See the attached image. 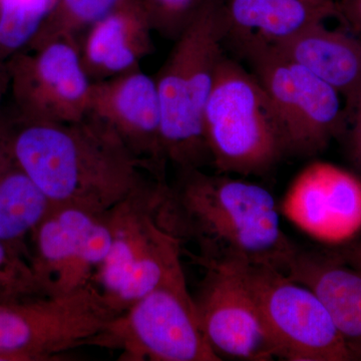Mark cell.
Segmentation results:
<instances>
[{
	"label": "cell",
	"instance_id": "obj_14",
	"mask_svg": "<svg viewBox=\"0 0 361 361\" xmlns=\"http://www.w3.org/2000/svg\"><path fill=\"white\" fill-rule=\"evenodd\" d=\"M106 123L157 180L167 165L155 78L140 70L92 82L89 111Z\"/></svg>",
	"mask_w": 361,
	"mask_h": 361
},
{
	"label": "cell",
	"instance_id": "obj_24",
	"mask_svg": "<svg viewBox=\"0 0 361 361\" xmlns=\"http://www.w3.org/2000/svg\"><path fill=\"white\" fill-rule=\"evenodd\" d=\"M339 18L346 30L361 37V0H337Z\"/></svg>",
	"mask_w": 361,
	"mask_h": 361
},
{
	"label": "cell",
	"instance_id": "obj_27",
	"mask_svg": "<svg viewBox=\"0 0 361 361\" xmlns=\"http://www.w3.org/2000/svg\"><path fill=\"white\" fill-rule=\"evenodd\" d=\"M9 78L8 70H7L6 63L0 61V109H1V103L6 92H8ZM1 115V111H0Z\"/></svg>",
	"mask_w": 361,
	"mask_h": 361
},
{
	"label": "cell",
	"instance_id": "obj_19",
	"mask_svg": "<svg viewBox=\"0 0 361 361\" xmlns=\"http://www.w3.org/2000/svg\"><path fill=\"white\" fill-rule=\"evenodd\" d=\"M51 209V202L11 153L0 115V241L30 261L27 241Z\"/></svg>",
	"mask_w": 361,
	"mask_h": 361
},
{
	"label": "cell",
	"instance_id": "obj_21",
	"mask_svg": "<svg viewBox=\"0 0 361 361\" xmlns=\"http://www.w3.org/2000/svg\"><path fill=\"white\" fill-rule=\"evenodd\" d=\"M120 0H58L39 33L26 49L63 39H77L101 20Z\"/></svg>",
	"mask_w": 361,
	"mask_h": 361
},
{
	"label": "cell",
	"instance_id": "obj_26",
	"mask_svg": "<svg viewBox=\"0 0 361 361\" xmlns=\"http://www.w3.org/2000/svg\"><path fill=\"white\" fill-rule=\"evenodd\" d=\"M334 254L337 258L341 259L342 262L361 271V239L351 242Z\"/></svg>",
	"mask_w": 361,
	"mask_h": 361
},
{
	"label": "cell",
	"instance_id": "obj_20",
	"mask_svg": "<svg viewBox=\"0 0 361 361\" xmlns=\"http://www.w3.org/2000/svg\"><path fill=\"white\" fill-rule=\"evenodd\" d=\"M58 0H0V61L25 51Z\"/></svg>",
	"mask_w": 361,
	"mask_h": 361
},
{
	"label": "cell",
	"instance_id": "obj_17",
	"mask_svg": "<svg viewBox=\"0 0 361 361\" xmlns=\"http://www.w3.org/2000/svg\"><path fill=\"white\" fill-rule=\"evenodd\" d=\"M227 39L239 47L275 45L318 23L337 18L336 0H221Z\"/></svg>",
	"mask_w": 361,
	"mask_h": 361
},
{
	"label": "cell",
	"instance_id": "obj_2",
	"mask_svg": "<svg viewBox=\"0 0 361 361\" xmlns=\"http://www.w3.org/2000/svg\"><path fill=\"white\" fill-rule=\"evenodd\" d=\"M164 187L157 219L183 243L193 242L201 263L265 265L285 273L295 245L282 230L274 197L260 185L202 169L180 171Z\"/></svg>",
	"mask_w": 361,
	"mask_h": 361
},
{
	"label": "cell",
	"instance_id": "obj_11",
	"mask_svg": "<svg viewBox=\"0 0 361 361\" xmlns=\"http://www.w3.org/2000/svg\"><path fill=\"white\" fill-rule=\"evenodd\" d=\"M106 213L52 207L35 228L30 263L49 296L71 293L92 282L111 248Z\"/></svg>",
	"mask_w": 361,
	"mask_h": 361
},
{
	"label": "cell",
	"instance_id": "obj_6",
	"mask_svg": "<svg viewBox=\"0 0 361 361\" xmlns=\"http://www.w3.org/2000/svg\"><path fill=\"white\" fill-rule=\"evenodd\" d=\"M94 346L126 361H220L207 341L182 262L154 290L116 316Z\"/></svg>",
	"mask_w": 361,
	"mask_h": 361
},
{
	"label": "cell",
	"instance_id": "obj_3",
	"mask_svg": "<svg viewBox=\"0 0 361 361\" xmlns=\"http://www.w3.org/2000/svg\"><path fill=\"white\" fill-rule=\"evenodd\" d=\"M227 35L221 0H205L155 78L164 156L179 171L211 163L204 115Z\"/></svg>",
	"mask_w": 361,
	"mask_h": 361
},
{
	"label": "cell",
	"instance_id": "obj_7",
	"mask_svg": "<svg viewBox=\"0 0 361 361\" xmlns=\"http://www.w3.org/2000/svg\"><path fill=\"white\" fill-rule=\"evenodd\" d=\"M121 313L92 281L63 295L0 303V361L63 360L94 345Z\"/></svg>",
	"mask_w": 361,
	"mask_h": 361
},
{
	"label": "cell",
	"instance_id": "obj_1",
	"mask_svg": "<svg viewBox=\"0 0 361 361\" xmlns=\"http://www.w3.org/2000/svg\"><path fill=\"white\" fill-rule=\"evenodd\" d=\"M11 153L52 207L104 214L153 180L106 123L87 114L71 123L2 116Z\"/></svg>",
	"mask_w": 361,
	"mask_h": 361
},
{
	"label": "cell",
	"instance_id": "obj_9",
	"mask_svg": "<svg viewBox=\"0 0 361 361\" xmlns=\"http://www.w3.org/2000/svg\"><path fill=\"white\" fill-rule=\"evenodd\" d=\"M243 269L277 357L290 361L355 360L326 306L310 287L269 266L244 264Z\"/></svg>",
	"mask_w": 361,
	"mask_h": 361
},
{
	"label": "cell",
	"instance_id": "obj_18",
	"mask_svg": "<svg viewBox=\"0 0 361 361\" xmlns=\"http://www.w3.org/2000/svg\"><path fill=\"white\" fill-rule=\"evenodd\" d=\"M271 47L334 87L353 111L361 94L360 37L318 23Z\"/></svg>",
	"mask_w": 361,
	"mask_h": 361
},
{
	"label": "cell",
	"instance_id": "obj_23",
	"mask_svg": "<svg viewBox=\"0 0 361 361\" xmlns=\"http://www.w3.org/2000/svg\"><path fill=\"white\" fill-rule=\"evenodd\" d=\"M154 32L176 39L200 11L205 0H142Z\"/></svg>",
	"mask_w": 361,
	"mask_h": 361
},
{
	"label": "cell",
	"instance_id": "obj_16",
	"mask_svg": "<svg viewBox=\"0 0 361 361\" xmlns=\"http://www.w3.org/2000/svg\"><path fill=\"white\" fill-rule=\"evenodd\" d=\"M285 274L319 296L353 360H361V271L334 253L297 250Z\"/></svg>",
	"mask_w": 361,
	"mask_h": 361
},
{
	"label": "cell",
	"instance_id": "obj_12",
	"mask_svg": "<svg viewBox=\"0 0 361 361\" xmlns=\"http://www.w3.org/2000/svg\"><path fill=\"white\" fill-rule=\"evenodd\" d=\"M205 278L194 298L199 322L219 357L267 361L277 357L244 263H201ZM222 360V358H221Z\"/></svg>",
	"mask_w": 361,
	"mask_h": 361
},
{
	"label": "cell",
	"instance_id": "obj_13",
	"mask_svg": "<svg viewBox=\"0 0 361 361\" xmlns=\"http://www.w3.org/2000/svg\"><path fill=\"white\" fill-rule=\"evenodd\" d=\"M281 211L312 238L348 243L361 230V179L334 164L314 161L291 183Z\"/></svg>",
	"mask_w": 361,
	"mask_h": 361
},
{
	"label": "cell",
	"instance_id": "obj_25",
	"mask_svg": "<svg viewBox=\"0 0 361 361\" xmlns=\"http://www.w3.org/2000/svg\"><path fill=\"white\" fill-rule=\"evenodd\" d=\"M353 129L350 133L349 149L353 160L361 167V94L356 102L353 111Z\"/></svg>",
	"mask_w": 361,
	"mask_h": 361
},
{
	"label": "cell",
	"instance_id": "obj_10",
	"mask_svg": "<svg viewBox=\"0 0 361 361\" xmlns=\"http://www.w3.org/2000/svg\"><path fill=\"white\" fill-rule=\"evenodd\" d=\"M6 65L18 118L71 123L87 115L92 82L82 66L77 39L25 49Z\"/></svg>",
	"mask_w": 361,
	"mask_h": 361
},
{
	"label": "cell",
	"instance_id": "obj_8",
	"mask_svg": "<svg viewBox=\"0 0 361 361\" xmlns=\"http://www.w3.org/2000/svg\"><path fill=\"white\" fill-rule=\"evenodd\" d=\"M240 49L267 94L286 155L314 156L341 134L345 111L334 87L271 45L248 44Z\"/></svg>",
	"mask_w": 361,
	"mask_h": 361
},
{
	"label": "cell",
	"instance_id": "obj_15",
	"mask_svg": "<svg viewBox=\"0 0 361 361\" xmlns=\"http://www.w3.org/2000/svg\"><path fill=\"white\" fill-rule=\"evenodd\" d=\"M153 25L142 0H120L78 37L80 59L92 82L140 70L154 51Z\"/></svg>",
	"mask_w": 361,
	"mask_h": 361
},
{
	"label": "cell",
	"instance_id": "obj_22",
	"mask_svg": "<svg viewBox=\"0 0 361 361\" xmlns=\"http://www.w3.org/2000/svg\"><path fill=\"white\" fill-rule=\"evenodd\" d=\"M49 296L32 263L0 241V303H16Z\"/></svg>",
	"mask_w": 361,
	"mask_h": 361
},
{
	"label": "cell",
	"instance_id": "obj_5",
	"mask_svg": "<svg viewBox=\"0 0 361 361\" xmlns=\"http://www.w3.org/2000/svg\"><path fill=\"white\" fill-rule=\"evenodd\" d=\"M165 184L153 180L106 213L111 248L92 281L121 312L154 290L180 262L182 243L156 216Z\"/></svg>",
	"mask_w": 361,
	"mask_h": 361
},
{
	"label": "cell",
	"instance_id": "obj_4",
	"mask_svg": "<svg viewBox=\"0 0 361 361\" xmlns=\"http://www.w3.org/2000/svg\"><path fill=\"white\" fill-rule=\"evenodd\" d=\"M211 164L221 174L264 175L285 153L276 116L262 85L232 59H221L204 115Z\"/></svg>",
	"mask_w": 361,
	"mask_h": 361
}]
</instances>
